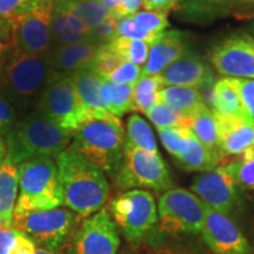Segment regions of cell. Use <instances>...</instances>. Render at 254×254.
I'll return each mask as SVG.
<instances>
[{
    "instance_id": "obj_33",
    "label": "cell",
    "mask_w": 254,
    "mask_h": 254,
    "mask_svg": "<svg viewBox=\"0 0 254 254\" xmlns=\"http://www.w3.org/2000/svg\"><path fill=\"white\" fill-rule=\"evenodd\" d=\"M240 189L254 190V147H250L238 159L224 163Z\"/></svg>"
},
{
    "instance_id": "obj_11",
    "label": "cell",
    "mask_w": 254,
    "mask_h": 254,
    "mask_svg": "<svg viewBox=\"0 0 254 254\" xmlns=\"http://www.w3.org/2000/svg\"><path fill=\"white\" fill-rule=\"evenodd\" d=\"M53 8L55 0H40L31 11L11 20V45L14 52L46 55L53 49L51 28Z\"/></svg>"
},
{
    "instance_id": "obj_13",
    "label": "cell",
    "mask_w": 254,
    "mask_h": 254,
    "mask_svg": "<svg viewBox=\"0 0 254 254\" xmlns=\"http://www.w3.org/2000/svg\"><path fill=\"white\" fill-rule=\"evenodd\" d=\"M240 187L225 164L193 179L190 190L208 207L232 217L240 206Z\"/></svg>"
},
{
    "instance_id": "obj_30",
    "label": "cell",
    "mask_w": 254,
    "mask_h": 254,
    "mask_svg": "<svg viewBox=\"0 0 254 254\" xmlns=\"http://www.w3.org/2000/svg\"><path fill=\"white\" fill-rule=\"evenodd\" d=\"M163 88L159 75L141 77L134 84L133 90V107L134 111L146 114L157 105L159 99V92Z\"/></svg>"
},
{
    "instance_id": "obj_28",
    "label": "cell",
    "mask_w": 254,
    "mask_h": 254,
    "mask_svg": "<svg viewBox=\"0 0 254 254\" xmlns=\"http://www.w3.org/2000/svg\"><path fill=\"white\" fill-rule=\"evenodd\" d=\"M126 142L150 153H159L158 144L150 124L139 114H132L126 123Z\"/></svg>"
},
{
    "instance_id": "obj_51",
    "label": "cell",
    "mask_w": 254,
    "mask_h": 254,
    "mask_svg": "<svg viewBox=\"0 0 254 254\" xmlns=\"http://www.w3.org/2000/svg\"><path fill=\"white\" fill-rule=\"evenodd\" d=\"M237 15L241 19H250V20H254V12H249V13H238Z\"/></svg>"
},
{
    "instance_id": "obj_39",
    "label": "cell",
    "mask_w": 254,
    "mask_h": 254,
    "mask_svg": "<svg viewBox=\"0 0 254 254\" xmlns=\"http://www.w3.org/2000/svg\"><path fill=\"white\" fill-rule=\"evenodd\" d=\"M141 66L129 62H123L116 69L107 75V80L120 85H134L141 78Z\"/></svg>"
},
{
    "instance_id": "obj_48",
    "label": "cell",
    "mask_w": 254,
    "mask_h": 254,
    "mask_svg": "<svg viewBox=\"0 0 254 254\" xmlns=\"http://www.w3.org/2000/svg\"><path fill=\"white\" fill-rule=\"evenodd\" d=\"M105 8L109 9V11L113 15H116L117 18H119V12L122 8L123 0H98Z\"/></svg>"
},
{
    "instance_id": "obj_40",
    "label": "cell",
    "mask_w": 254,
    "mask_h": 254,
    "mask_svg": "<svg viewBox=\"0 0 254 254\" xmlns=\"http://www.w3.org/2000/svg\"><path fill=\"white\" fill-rule=\"evenodd\" d=\"M117 37L142 40L148 44H152L158 38V36H153V34L140 30L134 24V21L132 20V18L129 15L128 17H123L118 19V24H117Z\"/></svg>"
},
{
    "instance_id": "obj_9",
    "label": "cell",
    "mask_w": 254,
    "mask_h": 254,
    "mask_svg": "<svg viewBox=\"0 0 254 254\" xmlns=\"http://www.w3.org/2000/svg\"><path fill=\"white\" fill-rule=\"evenodd\" d=\"M158 221L161 232L170 236L200 233L205 221V204L192 190L172 187L159 196Z\"/></svg>"
},
{
    "instance_id": "obj_10",
    "label": "cell",
    "mask_w": 254,
    "mask_h": 254,
    "mask_svg": "<svg viewBox=\"0 0 254 254\" xmlns=\"http://www.w3.org/2000/svg\"><path fill=\"white\" fill-rule=\"evenodd\" d=\"M36 110L73 134L87 120L86 113L79 101L72 75L51 73Z\"/></svg>"
},
{
    "instance_id": "obj_18",
    "label": "cell",
    "mask_w": 254,
    "mask_h": 254,
    "mask_svg": "<svg viewBox=\"0 0 254 254\" xmlns=\"http://www.w3.org/2000/svg\"><path fill=\"white\" fill-rule=\"evenodd\" d=\"M214 114L218 123L219 152L222 158L238 157L252 147L254 125L241 117Z\"/></svg>"
},
{
    "instance_id": "obj_17",
    "label": "cell",
    "mask_w": 254,
    "mask_h": 254,
    "mask_svg": "<svg viewBox=\"0 0 254 254\" xmlns=\"http://www.w3.org/2000/svg\"><path fill=\"white\" fill-rule=\"evenodd\" d=\"M189 41L185 33L180 31H165L150 44L146 64L142 67L141 77L159 75L171 64L187 53Z\"/></svg>"
},
{
    "instance_id": "obj_45",
    "label": "cell",
    "mask_w": 254,
    "mask_h": 254,
    "mask_svg": "<svg viewBox=\"0 0 254 254\" xmlns=\"http://www.w3.org/2000/svg\"><path fill=\"white\" fill-rule=\"evenodd\" d=\"M144 0H123L122 8L119 12V18L128 17V15L134 14L138 12L142 6Z\"/></svg>"
},
{
    "instance_id": "obj_42",
    "label": "cell",
    "mask_w": 254,
    "mask_h": 254,
    "mask_svg": "<svg viewBox=\"0 0 254 254\" xmlns=\"http://www.w3.org/2000/svg\"><path fill=\"white\" fill-rule=\"evenodd\" d=\"M20 119L18 111L0 93V136H6Z\"/></svg>"
},
{
    "instance_id": "obj_31",
    "label": "cell",
    "mask_w": 254,
    "mask_h": 254,
    "mask_svg": "<svg viewBox=\"0 0 254 254\" xmlns=\"http://www.w3.org/2000/svg\"><path fill=\"white\" fill-rule=\"evenodd\" d=\"M34 241L12 225L0 224V254H34Z\"/></svg>"
},
{
    "instance_id": "obj_12",
    "label": "cell",
    "mask_w": 254,
    "mask_h": 254,
    "mask_svg": "<svg viewBox=\"0 0 254 254\" xmlns=\"http://www.w3.org/2000/svg\"><path fill=\"white\" fill-rule=\"evenodd\" d=\"M209 62L219 74L254 80V38L234 33L219 41L209 51Z\"/></svg>"
},
{
    "instance_id": "obj_35",
    "label": "cell",
    "mask_w": 254,
    "mask_h": 254,
    "mask_svg": "<svg viewBox=\"0 0 254 254\" xmlns=\"http://www.w3.org/2000/svg\"><path fill=\"white\" fill-rule=\"evenodd\" d=\"M134 24L140 30L147 33L159 36L160 33L166 31V28L170 26L168 23L167 14L160 13V12L154 11H145V9H139L134 14L129 15Z\"/></svg>"
},
{
    "instance_id": "obj_8",
    "label": "cell",
    "mask_w": 254,
    "mask_h": 254,
    "mask_svg": "<svg viewBox=\"0 0 254 254\" xmlns=\"http://www.w3.org/2000/svg\"><path fill=\"white\" fill-rule=\"evenodd\" d=\"M107 209L129 243L142 240L158 224V206L150 190H125L111 200Z\"/></svg>"
},
{
    "instance_id": "obj_36",
    "label": "cell",
    "mask_w": 254,
    "mask_h": 254,
    "mask_svg": "<svg viewBox=\"0 0 254 254\" xmlns=\"http://www.w3.org/2000/svg\"><path fill=\"white\" fill-rule=\"evenodd\" d=\"M189 132V127H171V128L158 129L161 144H163L165 150L172 155L176 160L182 154Z\"/></svg>"
},
{
    "instance_id": "obj_53",
    "label": "cell",
    "mask_w": 254,
    "mask_h": 254,
    "mask_svg": "<svg viewBox=\"0 0 254 254\" xmlns=\"http://www.w3.org/2000/svg\"><path fill=\"white\" fill-rule=\"evenodd\" d=\"M252 147H254V141H253V145H252Z\"/></svg>"
},
{
    "instance_id": "obj_34",
    "label": "cell",
    "mask_w": 254,
    "mask_h": 254,
    "mask_svg": "<svg viewBox=\"0 0 254 254\" xmlns=\"http://www.w3.org/2000/svg\"><path fill=\"white\" fill-rule=\"evenodd\" d=\"M146 116L158 129L171 128V127H189L187 117L161 101H159L153 109L148 111Z\"/></svg>"
},
{
    "instance_id": "obj_43",
    "label": "cell",
    "mask_w": 254,
    "mask_h": 254,
    "mask_svg": "<svg viewBox=\"0 0 254 254\" xmlns=\"http://www.w3.org/2000/svg\"><path fill=\"white\" fill-rule=\"evenodd\" d=\"M118 19L116 15H112L109 19L100 24L93 30L90 31L88 37H90L91 43L98 44V45H105V44L110 43L113 38L117 37V24H118Z\"/></svg>"
},
{
    "instance_id": "obj_29",
    "label": "cell",
    "mask_w": 254,
    "mask_h": 254,
    "mask_svg": "<svg viewBox=\"0 0 254 254\" xmlns=\"http://www.w3.org/2000/svg\"><path fill=\"white\" fill-rule=\"evenodd\" d=\"M103 79L109 111L112 116L122 118L124 114L134 111L133 107V90L134 85H120Z\"/></svg>"
},
{
    "instance_id": "obj_26",
    "label": "cell",
    "mask_w": 254,
    "mask_h": 254,
    "mask_svg": "<svg viewBox=\"0 0 254 254\" xmlns=\"http://www.w3.org/2000/svg\"><path fill=\"white\" fill-rule=\"evenodd\" d=\"M211 103L214 113L244 118L243 106L234 78L225 77L214 82L211 91Z\"/></svg>"
},
{
    "instance_id": "obj_47",
    "label": "cell",
    "mask_w": 254,
    "mask_h": 254,
    "mask_svg": "<svg viewBox=\"0 0 254 254\" xmlns=\"http://www.w3.org/2000/svg\"><path fill=\"white\" fill-rule=\"evenodd\" d=\"M14 55V49L11 44L0 40V66L5 65Z\"/></svg>"
},
{
    "instance_id": "obj_27",
    "label": "cell",
    "mask_w": 254,
    "mask_h": 254,
    "mask_svg": "<svg viewBox=\"0 0 254 254\" xmlns=\"http://www.w3.org/2000/svg\"><path fill=\"white\" fill-rule=\"evenodd\" d=\"M189 128L206 147L219 151V131L215 114L207 105L189 118Z\"/></svg>"
},
{
    "instance_id": "obj_5",
    "label": "cell",
    "mask_w": 254,
    "mask_h": 254,
    "mask_svg": "<svg viewBox=\"0 0 254 254\" xmlns=\"http://www.w3.org/2000/svg\"><path fill=\"white\" fill-rule=\"evenodd\" d=\"M19 193L14 214L62 207L64 194L53 158H36L18 165Z\"/></svg>"
},
{
    "instance_id": "obj_22",
    "label": "cell",
    "mask_w": 254,
    "mask_h": 254,
    "mask_svg": "<svg viewBox=\"0 0 254 254\" xmlns=\"http://www.w3.org/2000/svg\"><path fill=\"white\" fill-rule=\"evenodd\" d=\"M19 193L18 166L4 160L0 163V224L12 225Z\"/></svg>"
},
{
    "instance_id": "obj_2",
    "label": "cell",
    "mask_w": 254,
    "mask_h": 254,
    "mask_svg": "<svg viewBox=\"0 0 254 254\" xmlns=\"http://www.w3.org/2000/svg\"><path fill=\"white\" fill-rule=\"evenodd\" d=\"M5 138L4 160L18 166L36 158L57 159L71 145L73 133L62 128L45 114L34 110L19 119Z\"/></svg>"
},
{
    "instance_id": "obj_24",
    "label": "cell",
    "mask_w": 254,
    "mask_h": 254,
    "mask_svg": "<svg viewBox=\"0 0 254 254\" xmlns=\"http://www.w3.org/2000/svg\"><path fill=\"white\" fill-rule=\"evenodd\" d=\"M55 6L78 19L88 31L113 15L98 0H55Z\"/></svg>"
},
{
    "instance_id": "obj_7",
    "label": "cell",
    "mask_w": 254,
    "mask_h": 254,
    "mask_svg": "<svg viewBox=\"0 0 254 254\" xmlns=\"http://www.w3.org/2000/svg\"><path fill=\"white\" fill-rule=\"evenodd\" d=\"M113 182L117 189L124 192L138 189L163 193L173 187L170 172L160 153H150L127 142L123 163Z\"/></svg>"
},
{
    "instance_id": "obj_54",
    "label": "cell",
    "mask_w": 254,
    "mask_h": 254,
    "mask_svg": "<svg viewBox=\"0 0 254 254\" xmlns=\"http://www.w3.org/2000/svg\"><path fill=\"white\" fill-rule=\"evenodd\" d=\"M0 69H1V66H0Z\"/></svg>"
},
{
    "instance_id": "obj_6",
    "label": "cell",
    "mask_w": 254,
    "mask_h": 254,
    "mask_svg": "<svg viewBox=\"0 0 254 254\" xmlns=\"http://www.w3.org/2000/svg\"><path fill=\"white\" fill-rule=\"evenodd\" d=\"M79 218L69 208L58 207L14 214L12 226L30 237L38 247L57 252L74 239Z\"/></svg>"
},
{
    "instance_id": "obj_50",
    "label": "cell",
    "mask_w": 254,
    "mask_h": 254,
    "mask_svg": "<svg viewBox=\"0 0 254 254\" xmlns=\"http://www.w3.org/2000/svg\"><path fill=\"white\" fill-rule=\"evenodd\" d=\"M5 157H6V144L4 139H2V136H0V163L4 161Z\"/></svg>"
},
{
    "instance_id": "obj_32",
    "label": "cell",
    "mask_w": 254,
    "mask_h": 254,
    "mask_svg": "<svg viewBox=\"0 0 254 254\" xmlns=\"http://www.w3.org/2000/svg\"><path fill=\"white\" fill-rule=\"evenodd\" d=\"M106 45L124 62L133 63L139 66L145 65L150 51V44L146 41L124 37L113 38Z\"/></svg>"
},
{
    "instance_id": "obj_23",
    "label": "cell",
    "mask_w": 254,
    "mask_h": 254,
    "mask_svg": "<svg viewBox=\"0 0 254 254\" xmlns=\"http://www.w3.org/2000/svg\"><path fill=\"white\" fill-rule=\"evenodd\" d=\"M51 28H52L53 46L71 45V44L90 41V37H88L90 31L78 19L56 6L53 8Z\"/></svg>"
},
{
    "instance_id": "obj_52",
    "label": "cell",
    "mask_w": 254,
    "mask_h": 254,
    "mask_svg": "<svg viewBox=\"0 0 254 254\" xmlns=\"http://www.w3.org/2000/svg\"><path fill=\"white\" fill-rule=\"evenodd\" d=\"M34 254H59L57 252H52V251L45 250V249H41V247H37V251Z\"/></svg>"
},
{
    "instance_id": "obj_41",
    "label": "cell",
    "mask_w": 254,
    "mask_h": 254,
    "mask_svg": "<svg viewBox=\"0 0 254 254\" xmlns=\"http://www.w3.org/2000/svg\"><path fill=\"white\" fill-rule=\"evenodd\" d=\"M39 2L40 0H0V17L11 21L31 11Z\"/></svg>"
},
{
    "instance_id": "obj_21",
    "label": "cell",
    "mask_w": 254,
    "mask_h": 254,
    "mask_svg": "<svg viewBox=\"0 0 254 254\" xmlns=\"http://www.w3.org/2000/svg\"><path fill=\"white\" fill-rule=\"evenodd\" d=\"M177 163L187 172H209L224 164L219 151H213L201 144L190 129L185 145Z\"/></svg>"
},
{
    "instance_id": "obj_37",
    "label": "cell",
    "mask_w": 254,
    "mask_h": 254,
    "mask_svg": "<svg viewBox=\"0 0 254 254\" xmlns=\"http://www.w3.org/2000/svg\"><path fill=\"white\" fill-rule=\"evenodd\" d=\"M124 62L122 58H119L109 46L105 44L101 45L98 50L97 56L91 65V69L100 75L101 78H106L113 69H116Z\"/></svg>"
},
{
    "instance_id": "obj_25",
    "label": "cell",
    "mask_w": 254,
    "mask_h": 254,
    "mask_svg": "<svg viewBox=\"0 0 254 254\" xmlns=\"http://www.w3.org/2000/svg\"><path fill=\"white\" fill-rule=\"evenodd\" d=\"M159 99L187 118L206 106L201 92L192 87L164 86L159 92Z\"/></svg>"
},
{
    "instance_id": "obj_55",
    "label": "cell",
    "mask_w": 254,
    "mask_h": 254,
    "mask_svg": "<svg viewBox=\"0 0 254 254\" xmlns=\"http://www.w3.org/2000/svg\"><path fill=\"white\" fill-rule=\"evenodd\" d=\"M253 33H254V30H253Z\"/></svg>"
},
{
    "instance_id": "obj_1",
    "label": "cell",
    "mask_w": 254,
    "mask_h": 254,
    "mask_svg": "<svg viewBox=\"0 0 254 254\" xmlns=\"http://www.w3.org/2000/svg\"><path fill=\"white\" fill-rule=\"evenodd\" d=\"M56 161L64 205L80 218L99 212L110 196L106 174L69 146Z\"/></svg>"
},
{
    "instance_id": "obj_49",
    "label": "cell",
    "mask_w": 254,
    "mask_h": 254,
    "mask_svg": "<svg viewBox=\"0 0 254 254\" xmlns=\"http://www.w3.org/2000/svg\"><path fill=\"white\" fill-rule=\"evenodd\" d=\"M199 1H207L217 5H243L254 6V0H199Z\"/></svg>"
},
{
    "instance_id": "obj_15",
    "label": "cell",
    "mask_w": 254,
    "mask_h": 254,
    "mask_svg": "<svg viewBox=\"0 0 254 254\" xmlns=\"http://www.w3.org/2000/svg\"><path fill=\"white\" fill-rule=\"evenodd\" d=\"M201 236L214 254H251V245L231 217L205 205Z\"/></svg>"
},
{
    "instance_id": "obj_44",
    "label": "cell",
    "mask_w": 254,
    "mask_h": 254,
    "mask_svg": "<svg viewBox=\"0 0 254 254\" xmlns=\"http://www.w3.org/2000/svg\"><path fill=\"white\" fill-rule=\"evenodd\" d=\"M179 1L180 0H144L141 7L145 11H154L168 14Z\"/></svg>"
},
{
    "instance_id": "obj_16",
    "label": "cell",
    "mask_w": 254,
    "mask_h": 254,
    "mask_svg": "<svg viewBox=\"0 0 254 254\" xmlns=\"http://www.w3.org/2000/svg\"><path fill=\"white\" fill-rule=\"evenodd\" d=\"M164 86L205 88L213 81V72L200 57L186 53L159 74Z\"/></svg>"
},
{
    "instance_id": "obj_20",
    "label": "cell",
    "mask_w": 254,
    "mask_h": 254,
    "mask_svg": "<svg viewBox=\"0 0 254 254\" xmlns=\"http://www.w3.org/2000/svg\"><path fill=\"white\" fill-rule=\"evenodd\" d=\"M79 101L87 119L111 116L107 106L103 79L91 68L81 69L72 74Z\"/></svg>"
},
{
    "instance_id": "obj_3",
    "label": "cell",
    "mask_w": 254,
    "mask_h": 254,
    "mask_svg": "<svg viewBox=\"0 0 254 254\" xmlns=\"http://www.w3.org/2000/svg\"><path fill=\"white\" fill-rule=\"evenodd\" d=\"M50 77L47 53L14 52L0 69V93L13 105L19 117L23 118L36 110Z\"/></svg>"
},
{
    "instance_id": "obj_4",
    "label": "cell",
    "mask_w": 254,
    "mask_h": 254,
    "mask_svg": "<svg viewBox=\"0 0 254 254\" xmlns=\"http://www.w3.org/2000/svg\"><path fill=\"white\" fill-rule=\"evenodd\" d=\"M125 144L122 120L111 114L85 120L73 134L69 147L113 179L123 163Z\"/></svg>"
},
{
    "instance_id": "obj_19",
    "label": "cell",
    "mask_w": 254,
    "mask_h": 254,
    "mask_svg": "<svg viewBox=\"0 0 254 254\" xmlns=\"http://www.w3.org/2000/svg\"><path fill=\"white\" fill-rule=\"evenodd\" d=\"M100 46L90 41L53 46L47 53L51 73L72 75L81 69L90 68Z\"/></svg>"
},
{
    "instance_id": "obj_14",
    "label": "cell",
    "mask_w": 254,
    "mask_h": 254,
    "mask_svg": "<svg viewBox=\"0 0 254 254\" xmlns=\"http://www.w3.org/2000/svg\"><path fill=\"white\" fill-rule=\"evenodd\" d=\"M119 245L118 227L106 207L85 218L75 232L77 254H118Z\"/></svg>"
},
{
    "instance_id": "obj_38",
    "label": "cell",
    "mask_w": 254,
    "mask_h": 254,
    "mask_svg": "<svg viewBox=\"0 0 254 254\" xmlns=\"http://www.w3.org/2000/svg\"><path fill=\"white\" fill-rule=\"evenodd\" d=\"M243 106L244 118L254 125V80L234 78Z\"/></svg>"
},
{
    "instance_id": "obj_46",
    "label": "cell",
    "mask_w": 254,
    "mask_h": 254,
    "mask_svg": "<svg viewBox=\"0 0 254 254\" xmlns=\"http://www.w3.org/2000/svg\"><path fill=\"white\" fill-rule=\"evenodd\" d=\"M0 40L11 44L12 41V24L8 19L0 17Z\"/></svg>"
}]
</instances>
